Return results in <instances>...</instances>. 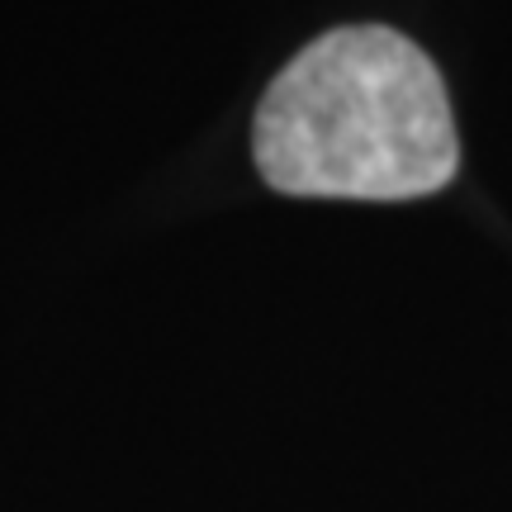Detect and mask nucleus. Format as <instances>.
<instances>
[{
	"label": "nucleus",
	"mask_w": 512,
	"mask_h": 512,
	"mask_svg": "<svg viewBox=\"0 0 512 512\" xmlns=\"http://www.w3.org/2000/svg\"><path fill=\"white\" fill-rule=\"evenodd\" d=\"M261 181L294 200H422L456 181L437 62L384 24L328 29L280 67L252 124Z\"/></svg>",
	"instance_id": "nucleus-1"
}]
</instances>
